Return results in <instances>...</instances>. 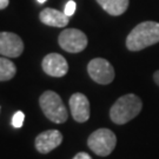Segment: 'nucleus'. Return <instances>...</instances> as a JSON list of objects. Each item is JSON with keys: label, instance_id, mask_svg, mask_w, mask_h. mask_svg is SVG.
<instances>
[{"label": "nucleus", "instance_id": "obj_1", "mask_svg": "<svg viewBox=\"0 0 159 159\" xmlns=\"http://www.w3.org/2000/svg\"><path fill=\"white\" fill-rule=\"evenodd\" d=\"M159 43V23L156 21H143L136 27L126 38V47L129 51L138 52L146 47L156 45Z\"/></svg>", "mask_w": 159, "mask_h": 159}, {"label": "nucleus", "instance_id": "obj_2", "mask_svg": "<svg viewBox=\"0 0 159 159\" xmlns=\"http://www.w3.org/2000/svg\"><path fill=\"white\" fill-rule=\"evenodd\" d=\"M142 99L134 93H127L118 98L110 108V118L117 125H124L140 113Z\"/></svg>", "mask_w": 159, "mask_h": 159}, {"label": "nucleus", "instance_id": "obj_3", "mask_svg": "<svg viewBox=\"0 0 159 159\" xmlns=\"http://www.w3.org/2000/svg\"><path fill=\"white\" fill-rule=\"evenodd\" d=\"M39 106L45 117L52 123L64 124L68 118V112L63 99L54 91H45L39 97Z\"/></svg>", "mask_w": 159, "mask_h": 159}, {"label": "nucleus", "instance_id": "obj_4", "mask_svg": "<svg viewBox=\"0 0 159 159\" xmlns=\"http://www.w3.org/2000/svg\"><path fill=\"white\" fill-rule=\"evenodd\" d=\"M117 145V137L108 129H98L93 131L89 139L87 146L93 153L100 157H107L113 152Z\"/></svg>", "mask_w": 159, "mask_h": 159}, {"label": "nucleus", "instance_id": "obj_5", "mask_svg": "<svg viewBox=\"0 0 159 159\" xmlns=\"http://www.w3.org/2000/svg\"><path fill=\"white\" fill-rule=\"evenodd\" d=\"M58 44L68 53H79L84 51L89 40L86 34L78 29H65L58 37Z\"/></svg>", "mask_w": 159, "mask_h": 159}, {"label": "nucleus", "instance_id": "obj_6", "mask_svg": "<svg viewBox=\"0 0 159 159\" xmlns=\"http://www.w3.org/2000/svg\"><path fill=\"white\" fill-rule=\"evenodd\" d=\"M87 72L91 79L99 85H108L116 77L113 66L104 58H94L87 64Z\"/></svg>", "mask_w": 159, "mask_h": 159}, {"label": "nucleus", "instance_id": "obj_7", "mask_svg": "<svg viewBox=\"0 0 159 159\" xmlns=\"http://www.w3.org/2000/svg\"><path fill=\"white\" fill-rule=\"evenodd\" d=\"M23 39L12 32L0 33V54L6 58H18L24 52Z\"/></svg>", "mask_w": 159, "mask_h": 159}, {"label": "nucleus", "instance_id": "obj_8", "mask_svg": "<svg viewBox=\"0 0 159 159\" xmlns=\"http://www.w3.org/2000/svg\"><path fill=\"white\" fill-rule=\"evenodd\" d=\"M43 71L50 77L61 78L68 71L67 60L59 53H48L41 61Z\"/></svg>", "mask_w": 159, "mask_h": 159}, {"label": "nucleus", "instance_id": "obj_9", "mask_svg": "<svg viewBox=\"0 0 159 159\" xmlns=\"http://www.w3.org/2000/svg\"><path fill=\"white\" fill-rule=\"evenodd\" d=\"M68 105L71 108V114L77 123H85L90 119L91 106H90L89 98L84 93H80V92L73 93L70 98Z\"/></svg>", "mask_w": 159, "mask_h": 159}, {"label": "nucleus", "instance_id": "obj_10", "mask_svg": "<svg viewBox=\"0 0 159 159\" xmlns=\"http://www.w3.org/2000/svg\"><path fill=\"white\" fill-rule=\"evenodd\" d=\"M63 134L58 130H47L35 137L34 146L39 153H50L63 143Z\"/></svg>", "mask_w": 159, "mask_h": 159}, {"label": "nucleus", "instance_id": "obj_11", "mask_svg": "<svg viewBox=\"0 0 159 159\" xmlns=\"http://www.w3.org/2000/svg\"><path fill=\"white\" fill-rule=\"evenodd\" d=\"M39 19L44 25L51 27H65L70 21V17L65 14V12L51 7H46L40 12Z\"/></svg>", "mask_w": 159, "mask_h": 159}, {"label": "nucleus", "instance_id": "obj_12", "mask_svg": "<svg viewBox=\"0 0 159 159\" xmlns=\"http://www.w3.org/2000/svg\"><path fill=\"white\" fill-rule=\"evenodd\" d=\"M105 12H107L110 16L118 17L125 13L130 0H96Z\"/></svg>", "mask_w": 159, "mask_h": 159}, {"label": "nucleus", "instance_id": "obj_13", "mask_svg": "<svg viewBox=\"0 0 159 159\" xmlns=\"http://www.w3.org/2000/svg\"><path fill=\"white\" fill-rule=\"evenodd\" d=\"M17 73V67L14 63H12L8 58L1 57L0 58V80L8 81L14 78V75Z\"/></svg>", "mask_w": 159, "mask_h": 159}, {"label": "nucleus", "instance_id": "obj_14", "mask_svg": "<svg viewBox=\"0 0 159 159\" xmlns=\"http://www.w3.org/2000/svg\"><path fill=\"white\" fill-rule=\"evenodd\" d=\"M24 120H25V114H24V112L18 111L17 113L13 116V118H12V125L14 126V127H17V129H19V127L23 126Z\"/></svg>", "mask_w": 159, "mask_h": 159}, {"label": "nucleus", "instance_id": "obj_15", "mask_svg": "<svg viewBox=\"0 0 159 159\" xmlns=\"http://www.w3.org/2000/svg\"><path fill=\"white\" fill-rule=\"evenodd\" d=\"M64 12H65V14L68 16V17H72L73 16L74 12H75V2H74L73 0H70L67 4H66Z\"/></svg>", "mask_w": 159, "mask_h": 159}, {"label": "nucleus", "instance_id": "obj_16", "mask_svg": "<svg viewBox=\"0 0 159 159\" xmlns=\"http://www.w3.org/2000/svg\"><path fill=\"white\" fill-rule=\"evenodd\" d=\"M72 159H92V158L91 156L89 153H86V152H79V153L75 154Z\"/></svg>", "mask_w": 159, "mask_h": 159}, {"label": "nucleus", "instance_id": "obj_17", "mask_svg": "<svg viewBox=\"0 0 159 159\" xmlns=\"http://www.w3.org/2000/svg\"><path fill=\"white\" fill-rule=\"evenodd\" d=\"M10 4V0H0V10H5Z\"/></svg>", "mask_w": 159, "mask_h": 159}, {"label": "nucleus", "instance_id": "obj_18", "mask_svg": "<svg viewBox=\"0 0 159 159\" xmlns=\"http://www.w3.org/2000/svg\"><path fill=\"white\" fill-rule=\"evenodd\" d=\"M153 80H154V83L159 86V70L158 71H156V72L153 73Z\"/></svg>", "mask_w": 159, "mask_h": 159}, {"label": "nucleus", "instance_id": "obj_19", "mask_svg": "<svg viewBox=\"0 0 159 159\" xmlns=\"http://www.w3.org/2000/svg\"><path fill=\"white\" fill-rule=\"evenodd\" d=\"M46 0H38V2H40V4H43V2H45Z\"/></svg>", "mask_w": 159, "mask_h": 159}]
</instances>
